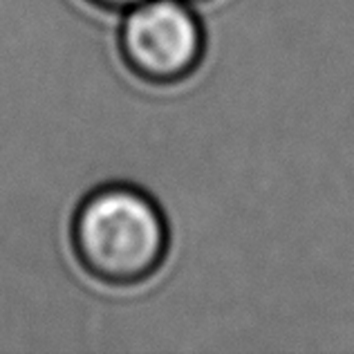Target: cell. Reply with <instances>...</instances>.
Wrapping results in <instances>:
<instances>
[{
  "instance_id": "cell-4",
  "label": "cell",
  "mask_w": 354,
  "mask_h": 354,
  "mask_svg": "<svg viewBox=\"0 0 354 354\" xmlns=\"http://www.w3.org/2000/svg\"><path fill=\"white\" fill-rule=\"evenodd\" d=\"M189 3H193V5H204V3H211V0H189Z\"/></svg>"
},
{
  "instance_id": "cell-3",
  "label": "cell",
  "mask_w": 354,
  "mask_h": 354,
  "mask_svg": "<svg viewBox=\"0 0 354 354\" xmlns=\"http://www.w3.org/2000/svg\"><path fill=\"white\" fill-rule=\"evenodd\" d=\"M88 3L95 5L97 9L110 12V14H124V12H128L130 7L144 3V0H88Z\"/></svg>"
},
{
  "instance_id": "cell-2",
  "label": "cell",
  "mask_w": 354,
  "mask_h": 354,
  "mask_svg": "<svg viewBox=\"0 0 354 354\" xmlns=\"http://www.w3.org/2000/svg\"><path fill=\"white\" fill-rule=\"evenodd\" d=\"M124 65L148 86H180L198 72L209 52L202 14L189 0H144L119 25Z\"/></svg>"
},
{
  "instance_id": "cell-1",
  "label": "cell",
  "mask_w": 354,
  "mask_h": 354,
  "mask_svg": "<svg viewBox=\"0 0 354 354\" xmlns=\"http://www.w3.org/2000/svg\"><path fill=\"white\" fill-rule=\"evenodd\" d=\"M70 240L90 278L110 287H135L164 267L171 229L153 195L130 184H106L79 202Z\"/></svg>"
}]
</instances>
